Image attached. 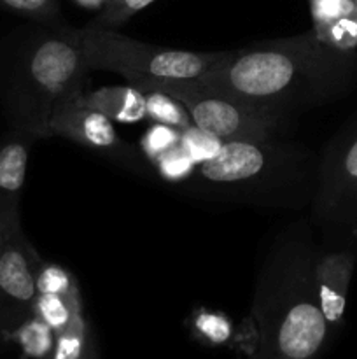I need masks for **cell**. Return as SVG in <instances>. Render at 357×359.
<instances>
[{"label": "cell", "instance_id": "1", "mask_svg": "<svg viewBox=\"0 0 357 359\" xmlns=\"http://www.w3.org/2000/svg\"><path fill=\"white\" fill-rule=\"evenodd\" d=\"M189 83L298 116L340 100L356 88L357 49L326 44L312 28L294 37L224 51L209 72Z\"/></svg>", "mask_w": 357, "mask_h": 359}, {"label": "cell", "instance_id": "2", "mask_svg": "<svg viewBox=\"0 0 357 359\" xmlns=\"http://www.w3.org/2000/svg\"><path fill=\"white\" fill-rule=\"evenodd\" d=\"M317 245L307 224L279 235L255 283L248 318L237 330L247 359H321L332 333L314 280Z\"/></svg>", "mask_w": 357, "mask_h": 359}, {"label": "cell", "instance_id": "3", "mask_svg": "<svg viewBox=\"0 0 357 359\" xmlns=\"http://www.w3.org/2000/svg\"><path fill=\"white\" fill-rule=\"evenodd\" d=\"M88 67L80 28L41 23L18 39L4 84L14 130L48 137L56 109L84 91Z\"/></svg>", "mask_w": 357, "mask_h": 359}, {"label": "cell", "instance_id": "4", "mask_svg": "<svg viewBox=\"0 0 357 359\" xmlns=\"http://www.w3.org/2000/svg\"><path fill=\"white\" fill-rule=\"evenodd\" d=\"M80 49L88 69L119 74L135 88L195 81L209 72L224 53L161 48L90 25L80 28Z\"/></svg>", "mask_w": 357, "mask_h": 359}, {"label": "cell", "instance_id": "5", "mask_svg": "<svg viewBox=\"0 0 357 359\" xmlns=\"http://www.w3.org/2000/svg\"><path fill=\"white\" fill-rule=\"evenodd\" d=\"M139 90H160L177 98L196 128L220 142H265L289 133L296 116L273 111L231 95L203 90L189 81L158 83Z\"/></svg>", "mask_w": 357, "mask_h": 359}, {"label": "cell", "instance_id": "6", "mask_svg": "<svg viewBox=\"0 0 357 359\" xmlns=\"http://www.w3.org/2000/svg\"><path fill=\"white\" fill-rule=\"evenodd\" d=\"M303 154L276 140L224 142L219 153L196 167V177L206 189L219 193H272L290 184L294 170H304Z\"/></svg>", "mask_w": 357, "mask_h": 359}, {"label": "cell", "instance_id": "7", "mask_svg": "<svg viewBox=\"0 0 357 359\" xmlns=\"http://www.w3.org/2000/svg\"><path fill=\"white\" fill-rule=\"evenodd\" d=\"M80 93L59 105L48 125V137H63L105 160L140 175H149V163L142 151L126 142L114 128V121L91 107Z\"/></svg>", "mask_w": 357, "mask_h": 359}, {"label": "cell", "instance_id": "8", "mask_svg": "<svg viewBox=\"0 0 357 359\" xmlns=\"http://www.w3.org/2000/svg\"><path fill=\"white\" fill-rule=\"evenodd\" d=\"M41 259L34 245L24 237L21 224L4 230V249L0 256V305L21 321L23 318L30 319L34 316V302L38 294L35 272Z\"/></svg>", "mask_w": 357, "mask_h": 359}, {"label": "cell", "instance_id": "9", "mask_svg": "<svg viewBox=\"0 0 357 359\" xmlns=\"http://www.w3.org/2000/svg\"><path fill=\"white\" fill-rule=\"evenodd\" d=\"M357 182V112L329 140L317 163L312 214L315 223H322L335 209L338 200Z\"/></svg>", "mask_w": 357, "mask_h": 359}, {"label": "cell", "instance_id": "10", "mask_svg": "<svg viewBox=\"0 0 357 359\" xmlns=\"http://www.w3.org/2000/svg\"><path fill=\"white\" fill-rule=\"evenodd\" d=\"M357 266V252L345 248L317 245L314 259V280L322 314L332 337L345 323L346 298Z\"/></svg>", "mask_w": 357, "mask_h": 359}, {"label": "cell", "instance_id": "11", "mask_svg": "<svg viewBox=\"0 0 357 359\" xmlns=\"http://www.w3.org/2000/svg\"><path fill=\"white\" fill-rule=\"evenodd\" d=\"M35 137L14 130L0 140V223L4 230L20 223V198L27 179L28 154Z\"/></svg>", "mask_w": 357, "mask_h": 359}, {"label": "cell", "instance_id": "12", "mask_svg": "<svg viewBox=\"0 0 357 359\" xmlns=\"http://www.w3.org/2000/svg\"><path fill=\"white\" fill-rule=\"evenodd\" d=\"M88 104L114 123H140L147 119L146 93L135 86L102 88L84 95Z\"/></svg>", "mask_w": 357, "mask_h": 359}, {"label": "cell", "instance_id": "13", "mask_svg": "<svg viewBox=\"0 0 357 359\" xmlns=\"http://www.w3.org/2000/svg\"><path fill=\"white\" fill-rule=\"evenodd\" d=\"M318 226L324 233V245L357 252V182L338 200Z\"/></svg>", "mask_w": 357, "mask_h": 359}, {"label": "cell", "instance_id": "14", "mask_svg": "<svg viewBox=\"0 0 357 359\" xmlns=\"http://www.w3.org/2000/svg\"><path fill=\"white\" fill-rule=\"evenodd\" d=\"M31 314L52 330L55 335L76 326L86 325L83 316V300L77 294H37Z\"/></svg>", "mask_w": 357, "mask_h": 359}, {"label": "cell", "instance_id": "15", "mask_svg": "<svg viewBox=\"0 0 357 359\" xmlns=\"http://www.w3.org/2000/svg\"><path fill=\"white\" fill-rule=\"evenodd\" d=\"M189 326L192 337L205 346H237V328L226 316L219 312L198 309L191 316Z\"/></svg>", "mask_w": 357, "mask_h": 359}, {"label": "cell", "instance_id": "16", "mask_svg": "<svg viewBox=\"0 0 357 359\" xmlns=\"http://www.w3.org/2000/svg\"><path fill=\"white\" fill-rule=\"evenodd\" d=\"M146 93V109L147 119L150 123L172 126L177 130H186L192 126V119L188 109L174 98L172 95L160 90H142Z\"/></svg>", "mask_w": 357, "mask_h": 359}, {"label": "cell", "instance_id": "17", "mask_svg": "<svg viewBox=\"0 0 357 359\" xmlns=\"http://www.w3.org/2000/svg\"><path fill=\"white\" fill-rule=\"evenodd\" d=\"M38 294H77L80 293L77 279L63 266L41 259L35 272Z\"/></svg>", "mask_w": 357, "mask_h": 359}, {"label": "cell", "instance_id": "18", "mask_svg": "<svg viewBox=\"0 0 357 359\" xmlns=\"http://www.w3.org/2000/svg\"><path fill=\"white\" fill-rule=\"evenodd\" d=\"M18 339H20L21 346H23V349L30 356L51 358L52 349H55L56 335L41 319L31 316L30 319L21 323L20 330H18Z\"/></svg>", "mask_w": 357, "mask_h": 359}, {"label": "cell", "instance_id": "19", "mask_svg": "<svg viewBox=\"0 0 357 359\" xmlns=\"http://www.w3.org/2000/svg\"><path fill=\"white\" fill-rule=\"evenodd\" d=\"M156 0H107L104 9L90 23V27L105 28V30H118L132 16L146 9Z\"/></svg>", "mask_w": 357, "mask_h": 359}, {"label": "cell", "instance_id": "20", "mask_svg": "<svg viewBox=\"0 0 357 359\" xmlns=\"http://www.w3.org/2000/svg\"><path fill=\"white\" fill-rule=\"evenodd\" d=\"M177 146H181V130L160 123H153L140 140V151L153 165Z\"/></svg>", "mask_w": 357, "mask_h": 359}, {"label": "cell", "instance_id": "21", "mask_svg": "<svg viewBox=\"0 0 357 359\" xmlns=\"http://www.w3.org/2000/svg\"><path fill=\"white\" fill-rule=\"evenodd\" d=\"M181 146L182 149L192 158L196 167H198L203 161L212 160V158L219 153L223 142L192 125L181 132Z\"/></svg>", "mask_w": 357, "mask_h": 359}, {"label": "cell", "instance_id": "22", "mask_svg": "<svg viewBox=\"0 0 357 359\" xmlns=\"http://www.w3.org/2000/svg\"><path fill=\"white\" fill-rule=\"evenodd\" d=\"M0 7L38 23H59V0H0Z\"/></svg>", "mask_w": 357, "mask_h": 359}, {"label": "cell", "instance_id": "23", "mask_svg": "<svg viewBox=\"0 0 357 359\" xmlns=\"http://www.w3.org/2000/svg\"><path fill=\"white\" fill-rule=\"evenodd\" d=\"M154 167H156V170L160 172V175L164 181L170 182L188 181V179H191L196 172V163L192 161V158L182 149V146L174 147V149L168 151L167 154H163V156L154 163Z\"/></svg>", "mask_w": 357, "mask_h": 359}, {"label": "cell", "instance_id": "24", "mask_svg": "<svg viewBox=\"0 0 357 359\" xmlns=\"http://www.w3.org/2000/svg\"><path fill=\"white\" fill-rule=\"evenodd\" d=\"M317 37L326 44L340 49L357 48V20L356 16H346L326 25L322 28H314Z\"/></svg>", "mask_w": 357, "mask_h": 359}, {"label": "cell", "instance_id": "25", "mask_svg": "<svg viewBox=\"0 0 357 359\" xmlns=\"http://www.w3.org/2000/svg\"><path fill=\"white\" fill-rule=\"evenodd\" d=\"M314 28H322L342 18L354 16V0H310Z\"/></svg>", "mask_w": 357, "mask_h": 359}, {"label": "cell", "instance_id": "26", "mask_svg": "<svg viewBox=\"0 0 357 359\" xmlns=\"http://www.w3.org/2000/svg\"><path fill=\"white\" fill-rule=\"evenodd\" d=\"M74 359H100V354H98L97 337H94V333H91L90 340H88V344H86V347H84L83 353Z\"/></svg>", "mask_w": 357, "mask_h": 359}, {"label": "cell", "instance_id": "27", "mask_svg": "<svg viewBox=\"0 0 357 359\" xmlns=\"http://www.w3.org/2000/svg\"><path fill=\"white\" fill-rule=\"evenodd\" d=\"M79 2H83L84 6H98V4H102V2H107V0H79Z\"/></svg>", "mask_w": 357, "mask_h": 359}, {"label": "cell", "instance_id": "28", "mask_svg": "<svg viewBox=\"0 0 357 359\" xmlns=\"http://www.w3.org/2000/svg\"><path fill=\"white\" fill-rule=\"evenodd\" d=\"M2 249H4V226L0 223V256H2Z\"/></svg>", "mask_w": 357, "mask_h": 359}, {"label": "cell", "instance_id": "29", "mask_svg": "<svg viewBox=\"0 0 357 359\" xmlns=\"http://www.w3.org/2000/svg\"><path fill=\"white\" fill-rule=\"evenodd\" d=\"M354 16H356L357 20V0H354Z\"/></svg>", "mask_w": 357, "mask_h": 359}]
</instances>
